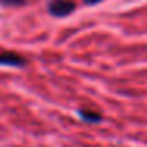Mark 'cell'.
<instances>
[{
	"instance_id": "3957f363",
	"label": "cell",
	"mask_w": 147,
	"mask_h": 147,
	"mask_svg": "<svg viewBox=\"0 0 147 147\" xmlns=\"http://www.w3.org/2000/svg\"><path fill=\"white\" fill-rule=\"evenodd\" d=\"M79 117L82 119V120L86 122H90V123H96V122H101V115L98 114V112H92V111H84V109H81L79 112Z\"/></svg>"
},
{
	"instance_id": "7a4b0ae2",
	"label": "cell",
	"mask_w": 147,
	"mask_h": 147,
	"mask_svg": "<svg viewBox=\"0 0 147 147\" xmlns=\"http://www.w3.org/2000/svg\"><path fill=\"white\" fill-rule=\"evenodd\" d=\"M0 65L21 68L26 65V59H22L21 55L14 54V52H3V54H0Z\"/></svg>"
},
{
	"instance_id": "6da1fadb",
	"label": "cell",
	"mask_w": 147,
	"mask_h": 147,
	"mask_svg": "<svg viewBox=\"0 0 147 147\" xmlns=\"http://www.w3.org/2000/svg\"><path fill=\"white\" fill-rule=\"evenodd\" d=\"M74 8H76V5L71 0H51L48 10L52 16L63 18V16H68L70 13H73Z\"/></svg>"
},
{
	"instance_id": "277c9868",
	"label": "cell",
	"mask_w": 147,
	"mask_h": 147,
	"mask_svg": "<svg viewBox=\"0 0 147 147\" xmlns=\"http://www.w3.org/2000/svg\"><path fill=\"white\" fill-rule=\"evenodd\" d=\"M26 0H0L2 5H7V7H13V5H22Z\"/></svg>"
},
{
	"instance_id": "5b68a950",
	"label": "cell",
	"mask_w": 147,
	"mask_h": 147,
	"mask_svg": "<svg viewBox=\"0 0 147 147\" xmlns=\"http://www.w3.org/2000/svg\"><path fill=\"white\" fill-rule=\"evenodd\" d=\"M101 0H84V3H87V5H96V3H100Z\"/></svg>"
}]
</instances>
